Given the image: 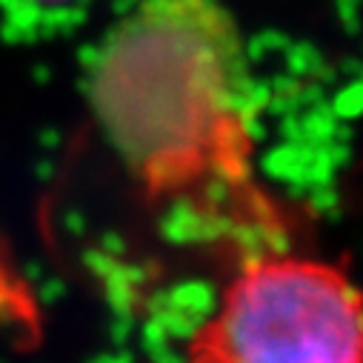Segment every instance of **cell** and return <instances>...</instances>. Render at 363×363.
<instances>
[{
    "label": "cell",
    "mask_w": 363,
    "mask_h": 363,
    "mask_svg": "<svg viewBox=\"0 0 363 363\" xmlns=\"http://www.w3.org/2000/svg\"><path fill=\"white\" fill-rule=\"evenodd\" d=\"M189 363H360V295L309 257L249 260L186 349Z\"/></svg>",
    "instance_id": "7a4b0ae2"
},
{
    "label": "cell",
    "mask_w": 363,
    "mask_h": 363,
    "mask_svg": "<svg viewBox=\"0 0 363 363\" xmlns=\"http://www.w3.org/2000/svg\"><path fill=\"white\" fill-rule=\"evenodd\" d=\"M89 104L152 198L257 195L249 60L218 0H140L98 49Z\"/></svg>",
    "instance_id": "6da1fadb"
}]
</instances>
